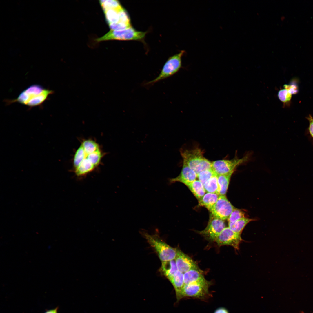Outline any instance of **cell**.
Masks as SVG:
<instances>
[{
    "label": "cell",
    "mask_w": 313,
    "mask_h": 313,
    "mask_svg": "<svg viewBox=\"0 0 313 313\" xmlns=\"http://www.w3.org/2000/svg\"><path fill=\"white\" fill-rule=\"evenodd\" d=\"M292 95L285 88L280 90L278 94L279 100L285 104L290 102Z\"/></svg>",
    "instance_id": "cell-25"
},
{
    "label": "cell",
    "mask_w": 313,
    "mask_h": 313,
    "mask_svg": "<svg viewBox=\"0 0 313 313\" xmlns=\"http://www.w3.org/2000/svg\"><path fill=\"white\" fill-rule=\"evenodd\" d=\"M285 89L287 90L292 95L297 94L299 92V88L298 85L295 83H291L290 84H285L283 85Z\"/></svg>",
    "instance_id": "cell-28"
},
{
    "label": "cell",
    "mask_w": 313,
    "mask_h": 313,
    "mask_svg": "<svg viewBox=\"0 0 313 313\" xmlns=\"http://www.w3.org/2000/svg\"><path fill=\"white\" fill-rule=\"evenodd\" d=\"M197 174L193 170L185 164L183 163L182 168L180 174L177 176L169 179V183L176 182L182 183L187 186L196 180Z\"/></svg>",
    "instance_id": "cell-13"
},
{
    "label": "cell",
    "mask_w": 313,
    "mask_h": 313,
    "mask_svg": "<svg viewBox=\"0 0 313 313\" xmlns=\"http://www.w3.org/2000/svg\"><path fill=\"white\" fill-rule=\"evenodd\" d=\"M140 232L153 248L161 262L175 259L177 253V248L169 245L157 234H150L144 230Z\"/></svg>",
    "instance_id": "cell-3"
},
{
    "label": "cell",
    "mask_w": 313,
    "mask_h": 313,
    "mask_svg": "<svg viewBox=\"0 0 313 313\" xmlns=\"http://www.w3.org/2000/svg\"><path fill=\"white\" fill-rule=\"evenodd\" d=\"M306 118L309 123L307 132L311 138L313 140V117L311 114H309Z\"/></svg>",
    "instance_id": "cell-29"
},
{
    "label": "cell",
    "mask_w": 313,
    "mask_h": 313,
    "mask_svg": "<svg viewBox=\"0 0 313 313\" xmlns=\"http://www.w3.org/2000/svg\"><path fill=\"white\" fill-rule=\"evenodd\" d=\"M211 284L206 280L185 285L180 295V300L184 298H192L206 301L212 296L209 289Z\"/></svg>",
    "instance_id": "cell-5"
},
{
    "label": "cell",
    "mask_w": 313,
    "mask_h": 313,
    "mask_svg": "<svg viewBox=\"0 0 313 313\" xmlns=\"http://www.w3.org/2000/svg\"><path fill=\"white\" fill-rule=\"evenodd\" d=\"M216 175L211 168L200 172L197 174V177L198 178L199 180L204 185L208 179Z\"/></svg>",
    "instance_id": "cell-24"
},
{
    "label": "cell",
    "mask_w": 313,
    "mask_h": 313,
    "mask_svg": "<svg viewBox=\"0 0 313 313\" xmlns=\"http://www.w3.org/2000/svg\"><path fill=\"white\" fill-rule=\"evenodd\" d=\"M173 285L176 294V302L180 301V295L185 285L183 273L178 270L174 276L169 280Z\"/></svg>",
    "instance_id": "cell-15"
},
{
    "label": "cell",
    "mask_w": 313,
    "mask_h": 313,
    "mask_svg": "<svg viewBox=\"0 0 313 313\" xmlns=\"http://www.w3.org/2000/svg\"><path fill=\"white\" fill-rule=\"evenodd\" d=\"M109 25L111 30H123L132 27L131 24H127L121 23L111 24Z\"/></svg>",
    "instance_id": "cell-27"
},
{
    "label": "cell",
    "mask_w": 313,
    "mask_h": 313,
    "mask_svg": "<svg viewBox=\"0 0 313 313\" xmlns=\"http://www.w3.org/2000/svg\"><path fill=\"white\" fill-rule=\"evenodd\" d=\"M214 313H229L228 310L223 307H220L216 308Z\"/></svg>",
    "instance_id": "cell-30"
},
{
    "label": "cell",
    "mask_w": 313,
    "mask_h": 313,
    "mask_svg": "<svg viewBox=\"0 0 313 313\" xmlns=\"http://www.w3.org/2000/svg\"><path fill=\"white\" fill-rule=\"evenodd\" d=\"M59 307H57L54 309L47 310L44 313H58V310Z\"/></svg>",
    "instance_id": "cell-31"
},
{
    "label": "cell",
    "mask_w": 313,
    "mask_h": 313,
    "mask_svg": "<svg viewBox=\"0 0 313 313\" xmlns=\"http://www.w3.org/2000/svg\"><path fill=\"white\" fill-rule=\"evenodd\" d=\"M103 155L96 141L90 139L84 141L74 155L73 165L76 174L83 176L93 171L99 164Z\"/></svg>",
    "instance_id": "cell-1"
},
{
    "label": "cell",
    "mask_w": 313,
    "mask_h": 313,
    "mask_svg": "<svg viewBox=\"0 0 313 313\" xmlns=\"http://www.w3.org/2000/svg\"><path fill=\"white\" fill-rule=\"evenodd\" d=\"M53 91L38 84L31 85L23 90L15 99L9 101V103L18 102L29 107L41 105L52 94Z\"/></svg>",
    "instance_id": "cell-2"
},
{
    "label": "cell",
    "mask_w": 313,
    "mask_h": 313,
    "mask_svg": "<svg viewBox=\"0 0 313 313\" xmlns=\"http://www.w3.org/2000/svg\"><path fill=\"white\" fill-rule=\"evenodd\" d=\"M241 234L236 233L229 227H225L216 236L213 241L219 246L229 245L238 250L239 245L242 240Z\"/></svg>",
    "instance_id": "cell-9"
},
{
    "label": "cell",
    "mask_w": 313,
    "mask_h": 313,
    "mask_svg": "<svg viewBox=\"0 0 313 313\" xmlns=\"http://www.w3.org/2000/svg\"><path fill=\"white\" fill-rule=\"evenodd\" d=\"M205 192L217 194L218 185L217 175H215L208 179L203 185Z\"/></svg>",
    "instance_id": "cell-22"
},
{
    "label": "cell",
    "mask_w": 313,
    "mask_h": 313,
    "mask_svg": "<svg viewBox=\"0 0 313 313\" xmlns=\"http://www.w3.org/2000/svg\"><path fill=\"white\" fill-rule=\"evenodd\" d=\"M248 155L241 158L235 157L231 160H221L211 162V168L217 175L225 174L234 172L239 166L247 162L249 159Z\"/></svg>",
    "instance_id": "cell-8"
},
{
    "label": "cell",
    "mask_w": 313,
    "mask_h": 313,
    "mask_svg": "<svg viewBox=\"0 0 313 313\" xmlns=\"http://www.w3.org/2000/svg\"><path fill=\"white\" fill-rule=\"evenodd\" d=\"M99 2L103 11L110 9L120 10L123 8L120 3L117 0H101Z\"/></svg>",
    "instance_id": "cell-23"
},
{
    "label": "cell",
    "mask_w": 313,
    "mask_h": 313,
    "mask_svg": "<svg viewBox=\"0 0 313 313\" xmlns=\"http://www.w3.org/2000/svg\"><path fill=\"white\" fill-rule=\"evenodd\" d=\"M188 187L199 201L201 199L206 192L203 185L199 180H196Z\"/></svg>",
    "instance_id": "cell-20"
},
{
    "label": "cell",
    "mask_w": 313,
    "mask_h": 313,
    "mask_svg": "<svg viewBox=\"0 0 313 313\" xmlns=\"http://www.w3.org/2000/svg\"><path fill=\"white\" fill-rule=\"evenodd\" d=\"M183 163L188 166L197 174L205 170L211 168V162L205 157L203 151L196 147L190 150H181Z\"/></svg>",
    "instance_id": "cell-4"
},
{
    "label": "cell",
    "mask_w": 313,
    "mask_h": 313,
    "mask_svg": "<svg viewBox=\"0 0 313 313\" xmlns=\"http://www.w3.org/2000/svg\"><path fill=\"white\" fill-rule=\"evenodd\" d=\"M219 196L216 193L207 192L199 201V205L210 210L217 202Z\"/></svg>",
    "instance_id": "cell-18"
},
{
    "label": "cell",
    "mask_w": 313,
    "mask_h": 313,
    "mask_svg": "<svg viewBox=\"0 0 313 313\" xmlns=\"http://www.w3.org/2000/svg\"><path fill=\"white\" fill-rule=\"evenodd\" d=\"M234 208L225 195H221L210 211L214 217L224 220L228 219Z\"/></svg>",
    "instance_id": "cell-10"
},
{
    "label": "cell",
    "mask_w": 313,
    "mask_h": 313,
    "mask_svg": "<svg viewBox=\"0 0 313 313\" xmlns=\"http://www.w3.org/2000/svg\"><path fill=\"white\" fill-rule=\"evenodd\" d=\"M245 217V213L241 210L234 208L228 219V222H234Z\"/></svg>",
    "instance_id": "cell-26"
},
{
    "label": "cell",
    "mask_w": 313,
    "mask_h": 313,
    "mask_svg": "<svg viewBox=\"0 0 313 313\" xmlns=\"http://www.w3.org/2000/svg\"><path fill=\"white\" fill-rule=\"evenodd\" d=\"M234 172L217 176L218 185L217 194L219 196L226 194L231 176Z\"/></svg>",
    "instance_id": "cell-17"
},
{
    "label": "cell",
    "mask_w": 313,
    "mask_h": 313,
    "mask_svg": "<svg viewBox=\"0 0 313 313\" xmlns=\"http://www.w3.org/2000/svg\"><path fill=\"white\" fill-rule=\"evenodd\" d=\"M146 32L136 30L132 27L122 30H110L105 34L96 39L97 42L111 40L141 41L144 38Z\"/></svg>",
    "instance_id": "cell-7"
},
{
    "label": "cell",
    "mask_w": 313,
    "mask_h": 313,
    "mask_svg": "<svg viewBox=\"0 0 313 313\" xmlns=\"http://www.w3.org/2000/svg\"><path fill=\"white\" fill-rule=\"evenodd\" d=\"M120 10L110 9L104 11L107 23L109 25L119 22V12Z\"/></svg>",
    "instance_id": "cell-21"
},
{
    "label": "cell",
    "mask_w": 313,
    "mask_h": 313,
    "mask_svg": "<svg viewBox=\"0 0 313 313\" xmlns=\"http://www.w3.org/2000/svg\"><path fill=\"white\" fill-rule=\"evenodd\" d=\"M185 52V51L182 50L179 53L169 57L158 76L153 80L145 83V85H153L177 73L182 67V58Z\"/></svg>",
    "instance_id": "cell-6"
},
{
    "label": "cell",
    "mask_w": 313,
    "mask_h": 313,
    "mask_svg": "<svg viewBox=\"0 0 313 313\" xmlns=\"http://www.w3.org/2000/svg\"><path fill=\"white\" fill-rule=\"evenodd\" d=\"M252 221L253 219L244 217L235 221L228 222V227L233 232L241 234L246 225Z\"/></svg>",
    "instance_id": "cell-19"
},
{
    "label": "cell",
    "mask_w": 313,
    "mask_h": 313,
    "mask_svg": "<svg viewBox=\"0 0 313 313\" xmlns=\"http://www.w3.org/2000/svg\"><path fill=\"white\" fill-rule=\"evenodd\" d=\"M225 228L224 220L212 215L206 228L199 233L208 240L213 241L215 238Z\"/></svg>",
    "instance_id": "cell-11"
},
{
    "label": "cell",
    "mask_w": 313,
    "mask_h": 313,
    "mask_svg": "<svg viewBox=\"0 0 313 313\" xmlns=\"http://www.w3.org/2000/svg\"><path fill=\"white\" fill-rule=\"evenodd\" d=\"M301 313H304L303 312H302Z\"/></svg>",
    "instance_id": "cell-32"
},
{
    "label": "cell",
    "mask_w": 313,
    "mask_h": 313,
    "mask_svg": "<svg viewBox=\"0 0 313 313\" xmlns=\"http://www.w3.org/2000/svg\"><path fill=\"white\" fill-rule=\"evenodd\" d=\"M185 285L204 282L207 280L199 268L193 269L183 273Z\"/></svg>",
    "instance_id": "cell-14"
},
{
    "label": "cell",
    "mask_w": 313,
    "mask_h": 313,
    "mask_svg": "<svg viewBox=\"0 0 313 313\" xmlns=\"http://www.w3.org/2000/svg\"><path fill=\"white\" fill-rule=\"evenodd\" d=\"M178 270L175 260L161 262L159 272L169 280Z\"/></svg>",
    "instance_id": "cell-16"
},
{
    "label": "cell",
    "mask_w": 313,
    "mask_h": 313,
    "mask_svg": "<svg viewBox=\"0 0 313 313\" xmlns=\"http://www.w3.org/2000/svg\"><path fill=\"white\" fill-rule=\"evenodd\" d=\"M174 260L178 270L183 273L191 269L199 268L192 258L178 248Z\"/></svg>",
    "instance_id": "cell-12"
}]
</instances>
